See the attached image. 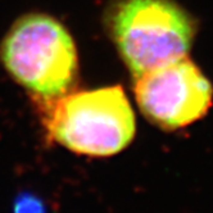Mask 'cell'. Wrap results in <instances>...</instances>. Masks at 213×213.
I'll list each match as a JSON object with an SVG mask.
<instances>
[{"label": "cell", "mask_w": 213, "mask_h": 213, "mask_svg": "<svg viewBox=\"0 0 213 213\" xmlns=\"http://www.w3.org/2000/svg\"><path fill=\"white\" fill-rule=\"evenodd\" d=\"M134 80L135 99L140 111L152 123L164 130L194 123L212 107L211 82L186 57Z\"/></svg>", "instance_id": "277c9868"}, {"label": "cell", "mask_w": 213, "mask_h": 213, "mask_svg": "<svg viewBox=\"0 0 213 213\" xmlns=\"http://www.w3.org/2000/svg\"><path fill=\"white\" fill-rule=\"evenodd\" d=\"M112 37L134 78L186 57L194 21L171 0H123L112 16Z\"/></svg>", "instance_id": "3957f363"}, {"label": "cell", "mask_w": 213, "mask_h": 213, "mask_svg": "<svg viewBox=\"0 0 213 213\" xmlns=\"http://www.w3.org/2000/svg\"><path fill=\"white\" fill-rule=\"evenodd\" d=\"M0 62L10 77L41 103L69 92L78 71L71 34L44 13L25 14L10 26L0 42Z\"/></svg>", "instance_id": "6da1fadb"}, {"label": "cell", "mask_w": 213, "mask_h": 213, "mask_svg": "<svg viewBox=\"0 0 213 213\" xmlns=\"http://www.w3.org/2000/svg\"><path fill=\"white\" fill-rule=\"evenodd\" d=\"M42 104L50 141L88 157H111L132 141L135 114L121 86L67 92Z\"/></svg>", "instance_id": "7a4b0ae2"}]
</instances>
